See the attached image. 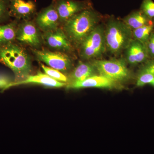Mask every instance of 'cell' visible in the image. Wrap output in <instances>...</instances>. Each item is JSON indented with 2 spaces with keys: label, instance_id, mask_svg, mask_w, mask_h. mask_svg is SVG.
<instances>
[{
  "label": "cell",
  "instance_id": "d6986e66",
  "mask_svg": "<svg viewBox=\"0 0 154 154\" xmlns=\"http://www.w3.org/2000/svg\"><path fill=\"white\" fill-rule=\"evenodd\" d=\"M153 22L132 30L133 39L146 45L150 36L154 31Z\"/></svg>",
  "mask_w": 154,
  "mask_h": 154
},
{
  "label": "cell",
  "instance_id": "5bb4252c",
  "mask_svg": "<svg viewBox=\"0 0 154 154\" xmlns=\"http://www.w3.org/2000/svg\"><path fill=\"white\" fill-rule=\"evenodd\" d=\"M28 84H38L47 87L56 88H62L66 85V83L58 82L51 78L46 74L39 72L37 74L34 75H30L23 81L14 82H12L8 86L7 89L13 86Z\"/></svg>",
  "mask_w": 154,
  "mask_h": 154
},
{
  "label": "cell",
  "instance_id": "44dd1931",
  "mask_svg": "<svg viewBox=\"0 0 154 154\" xmlns=\"http://www.w3.org/2000/svg\"><path fill=\"white\" fill-rule=\"evenodd\" d=\"M140 10L149 19L154 20V2L152 0H143Z\"/></svg>",
  "mask_w": 154,
  "mask_h": 154
},
{
  "label": "cell",
  "instance_id": "2e32d148",
  "mask_svg": "<svg viewBox=\"0 0 154 154\" xmlns=\"http://www.w3.org/2000/svg\"><path fill=\"white\" fill-rule=\"evenodd\" d=\"M122 21L132 30L153 22L140 10L132 11Z\"/></svg>",
  "mask_w": 154,
  "mask_h": 154
},
{
  "label": "cell",
  "instance_id": "52a82bcc",
  "mask_svg": "<svg viewBox=\"0 0 154 154\" xmlns=\"http://www.w3.org/2000/svg\"><path fill=\"white\" fill-rule=\"evenodd\" d=\"M53 2L58 14L60 22L63 24L80 12L93 8L90 0H54Z\"/></svg>",
  "mask_w": 154,
  "mask_h": 154
},
{
  "label": "cell",
  "instance_id": "d4e9b609",
  "mask_svg": "<svg viewBox=\"0 0 154 154\" xmlns=\"http://www.w3.org/2000/svg\"><path fill=\"white\" fill-rule=\"evenodd\" d=\"M150 85L152 86V87H154V80L150 84Z\"/></svg>",
  "mask_w": 154,
  "mask_h": 154
},
{
  "label": "cell",
  "instance_id": "e0dca14e",
  "mask_svg": "<svg viewBox=\"0 0 154 154\" xmlns=\"http://www.w3.org/2000/svg\"><path fill=\"white\" fill-rule=\"evenodd\" d=\"M139 72L136 82L137 87L150 84L154 80V59H149L144 63Z\"/></svg>",
  "mask_w": 154,
  "mask_h": 154
},
{
  "label": "cell",
  "instance_id": "6da1fadb",
  "mask_svg": "<svg viewBox=\"0 0 154 154\" xmlns=\"http://www.w3.org/2000/svg\"><path fill=\"white\" fill-rule=\"evenodd\" d=\"M102 17L93 8L84 10L65 22L63 30L72 44L79 47L99 25Z\"/></svg>",
  "mask_w": 154,
  "mask_h": 154
},
{
  "label": "cell",
  "instance_id": "7402d4cb",
  "mask_svg": "<svg viewBox=\"0 0 154 154\" xmlns=\"http://www.w3.org/2000/svg\"><path fill=\"white\" fill-rule=\"evenodd\" d=\"M10 17L9 0H0V23L5 21Z\"/></svg>",
  "mask_w": 154,
  "mask_h": 154
},
{
  "label": "cell",
  "instance_id": "7a4b0ae2",
  "mask_svg": "<svg viewBox=\"0 0 154 154\" xmlns=\"http://www.w3.org/2000/svg\"><path fill=\"white\" fill-rule=\"evenodd\" d=\"M0 62L14 72L15 82L23 81L30 75V57L24 48L14 42L0 45Z\"/></svg>",
  "mask_w": 154,
  "mask_h": 154
},
{
  "label": "cell",
  "instance_id": "ba28073f",
  "mask_svg": "<svg viewBox=\"0 0 154 154\" xmlns=\"http://www.w3.org/2000/svg\"><path fill=\"white\" fill-rule=\"evenodd\" d=\"M42 38L38 28L31 21L25 20L18 26L16 39L23 44L38 47L41 45Z\"/></svg>",
  "mask_w": 154,
  "mask_h": 154
},
{
  "label": "cell",
  "instance_id": "4fadbf2b",
  "mask_svg": "<svg viewBox=\"0 0 154 154\" xmlns=\"http://www.w3.org/2000/svg\"><path fill=\"white\" fill-rule=\"evenodd\" d=\"M67 85L69 89H79L88 88L112 89L117 88L119 83L103 76L95 75L82 82L68 84Z\"/></svg>",
  "mask_w": 154,
  "mask_h": 154
},
{
  "label": "cell",
  "instance_id": "ac0fdd59",
  "mask_svg": "<svg viewBox=\"0 0 154 154\" xmlns=\"http://www.w3.org/2000/svg\"><path fill=\"white\" fill-rule=\"evenodd\" d=\"M17 28L16 21L0 25V45L14 42L16 39Z\"/></svg>",
  "mask_w": 154,
  "mask_h": 154
},
{
  "label": "cell",
  "instance_id": "3957f363",
  "mask_svg": "<svg viewBox=\"0 0 154 154\" xmlns=\"http://www.w3.org/2000/svg\"><path fill=\"white\" fill-rule=\"evenodd\" d=\"M106 50L118 56L130 44L133 39L132 30L122 20L110 18L105 27Z\"/></svg>",
  "mask_w": 154,
  "mask_h": 154
},
{
  "label": "cell",
  "instance_id": "cb8c5ba5",
  "mask_svg": "<svg viewBox=\"0 0 154 154\" xmlns=\"http://www.w3.org/2000/svg\"><path fill=\"white\" fill-rule=\"evenodd\" d=\"M11 82H12L9 78L6 77H0V88L5 90Z\"/></svg>",
  "mask_w": 154,
  "mask_h": 154
},
{
  "label": "cell",
  "instance_id": "603a6c76",
  "mask_svg": "<svg viewBox=\"0 0 154 154\" xmlns=\"http://www.w3.org/2000/svg\"><path fill=\"white\" fill-rule=\"evenodd\" d=\"M150 58L154 59V31L146 45Z\"/></svg>",
  "mask_w": 154,
  "mask_h": 154
},
{
  "label": "cell",
  "instance_id": "8992f818",
  "mask_svg": "<svg viewBox=\"0 0 154 154\" xmlns=\"http://www.w3.org/2000/svg\"><path fill=\"white\" fill-rule=\"evenodd\" d=\"M33 52L38 60L61 72L68 71L72 65L70 58L64 53L45 50H34Z\"/></svg>",
  "mask_w": 154,
  "mask_h": 154
},
{
  "label": "cell",
  "instance_id": "277c9868",
  "mask_svg": "<svg viewBox=\"0 0 154 154\" xmlns=\"http://www.w3.org/2000/svg\"><path fill=\"white\" fill-rule=\"evenodd\" d=\"M79 48L80 57L83 60H96L101 57L106 51L104 26L98 25Z\"/></svg>",
  "mask_w": 154,
  "mask_h": 154
},
{
  "label": "cell",
  "instance_id": "7c38bea8",
  "mask_svg": "<svg viewBox=\"0 0 154 154\" xmlns=\"http://www.w3.org/2000/svg\"><path fill=\"white\" fill-rule=\"evenodd\" d=\"M126 62L134 66L143 63L150 58L145 45L133 39L125 50Z\"/></svg>",
  "mask_w": 154,
  "mask_h": 154
},
{
  "label": "cell",
  "instance_id": "30bf717a",
  "mask_svg": "<svg viewBox=\"0 0 154 154\" xmlns=\"http://www.w3.org/2000/svg\"><path fill=\"white\" fill-rule=\"evenodd\" d=\"M42 36L45 43L51 48L63 51H71L72 45L63 29L45 32Z\"/></svg>",
  "mask_w": 154,
  "mask_h": 154
},
{
  "label": "cell",
  "instance_id": "9c48e42d",
  "mask_svg": "<svg viewBox=\"0 0 154 154\" xmlns=\"http://www.w3.org/2000/svg\"><path fill=\"white\" fill-rule=\"evenodd\" d=\"M36 22L38 28L44 33L58 28L60 23L59 17L53 2L37 14Z\"/></svg>",
  "mask_w": 154,
  "mask_h": 154
},
{
  "label": "cell",
  "instance_id": "ffe728a7",
  "mask_svg": "<svg viewBox=\"0 0 154 154\" xmlns=\"http://www.w3.org/2000/svg\"><path fill=\"white\" fill-rule=\"evenodd\" d=\"M40 65L45 73L51 78L61 82L66 83L68 82V78L62 72L50 67L45 66L42 63H40Z\"/></svg>",
  "mask_w": 154,
  "mask_h": 154
},
{
  "label": "cell",
  "instance_id": "8fae6325",
  "mask_svg": "<svg viewBox=\"0 0 154 154\" xmlns=\"http://www.w3.org/2000/svg\"><path fill=\"white\" fill-rule=\"evenodd\" d=\"M11 17L28 20L36 11L35 3L31 0H9Z\"/></svg>",
  "mask_w": 154,
  "mask_h": 154
},
{
  "label": "cell",
  "instance_id": "9a60e30c",
  "mask_svg": "<svg viewBox=\"0 0 154 154\" xmlns=\"http://www.w3.org/2000/svg\"><path fill=\"white\" fill-rule=\"evenodd\" d=\"M96 69L92 63H80L68 78V84L84 81L96 75Z\"/></svg>",
  "mask_w": 154,
  "mask_h": 154
},
{
  "label": "cell",
  "instance_id": "5b68a950",
  "mask_svg": "<svg viewBox=\"0 0 154 154\" xmlns=\"http://www.w3.org/2000/svg\"><path fill=\"white\" fill-rule=\"evenodd\" d=\"M91 63L99 75L116 82H125L130 79V71L127 66V62L125 59L94 60Z\"/></svg>",
  "mask_w": 154,
  "mask_h": 154
}]
</instances>
